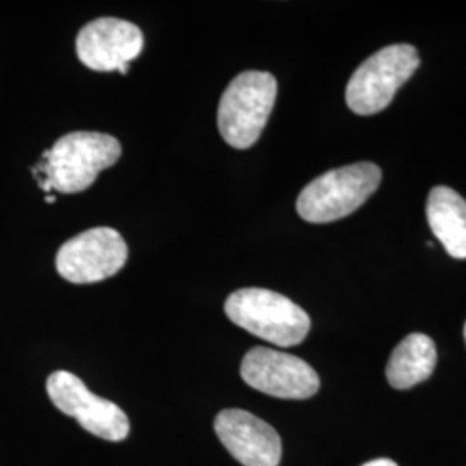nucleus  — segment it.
Returning <instances> with one entry per match:
<instances>
[{
    "label": "nucleus",
    "instance_id": "9b49d317",
    "mask_svg": "<svg viewBox=\"0 0 466 466\" xmlns=\"http://www.w3.org/2000/svg\"><path fill=\"white\" fill-rule=\"evenodd\" d=\"M427 219L446 252L466 259V200L450 187H433L427 200Z\"/></svg>",
    "mask_w": 466,
    "mask_h": 466
},
{
    "label": "nucleus",
    "instance_id": "f8f14e48",
    "mask_svg": "<svg viewBox=\"0 0 466 466\" xmlns=\"http://www.w3.org/2000/svg\"><path fill=\"white\" fill-rule=\"evenodd\" d=\"M437 365V350L432 339L423 333H411L392 350L387 363V380L400 390L425 382Z\"/></svg>",
    "mask_w": 466,
    "mask_h": 466
},
{
    "label": "nucleus",
    "instance_id": "39448f33",
    "mask_svg": "<svg viewBox=\"0 0 466 466\" xmlns=\"http://www.w3.org/2000/svg\"><path fill=\"white\" fill-rule=\"evenodd\" d=\"M420 66V56L413 46L396 44L370 56L354 71L346 88V102L360 116L383 111Z\"/></svg>",
    "mask_w": 466,
    "mask_h": 466
},
{
    "label": "nucleus",
    "instance_id": "f03ea898",
    "mask_svg": "<svg viewBox=\"0 0 466 466\" xmlns=\"http://www.w3.org/2000/svg\"><path fill=\"white\" fill-rule=\"evenodd\" d=\"M225 313L240 329L280 348L298 346L311 329L308 313L296 302L258 287L230 294Z\"/></svg>",
    "mask_w": 466,
    "mask_h": 466
},
{
    "label": "nucleus",
    "instance_id": "1a4fd4ad",
    "mask_svg": "<svg viewBox=\"0 0 466 466\" xmlns=\"http://www.w3.org/2000/svg\"><path fill=\"white\" fill-rule=\"evenodd\" d=\"M144 50L140 28L125 19L99 17L85 25L76 38V54L94 71L127 73Z\"/></svg>",
    "mask_w": 466,
    "mask_h": 466
},
{
    "label": "nucleus",
    "instance_id": "9d476101",
    "mask_svg": "<svg viewBox=\"0 0 466 466\" xmlns=\"http://www.w3.org/2000/svg\"><path fill=\"white\" fill-rule=\"evenodd\" d=\"M221 444L244 466H279L282 441L261 418L244 410H223L215 421Z\"/></svg>",
    "mask_w": 466,
    "mask_h": 466
},
{
    "label": "nucleus",
    "instance_id": "2eb2a0df",
    "mask_svg": "<svg viewBox=\"0 0 466 466\" xmlns=\"http://www.w3.org/2000/svg\"><path fill=\"white\" fill-rule=\"evenodd\" d=\"M463 333H465V342H466V323H465V330H463Z\"/></svg>",
    "mask_w": 466,
    "mask_h": 466
},
{
    "label": "nucleus",
    "instance_id": "ddd939ff",
    "mask_svg": "<svg viewBox=\"0 0 466 466\" xmlns=\"http://www.w3.org/2000/svg\"><path fill=\"white\" fill-rule=\"evenodd\" d=\"M363 466H398V463H394L392 460H387V458H380V460H373V461H368Z\"/></svg>",
    "mask_w": 466,
    "mask_h": 466
},
{
    "label": "nucleus",
    "instance_id": "f257e3e1",
    "mask_svg": "<svg viewBox=\"0 0 466 466\" xmlns=\"http://www.w3.org/2000/svg\"><path fill=\"white\" fill-rule=\"evenodd\" d=\"M121 144L99 132H73L46 150L34 175L46 192L76 194L96 182L100 171L116 165Z\"/></svg>",
    "mask_w": 466,
    "mask_h": 466
},
{
    "label": "nucleus",
    "instance_id": "423d86ee",
    "mask_svg": "<svg viewBox=\"0 0 466 466\" xmlns=\"http://www.w3.org/2000/svg\"><path fill=\"white\" fill-rule=\"evenodd\" d=\"M128 259L121 233L97 227L67 240L57 252V273L71 283H96L115 277Z\"/></svg>",
    "mask_w": 466,
    "mask_h": 466
},
{
    "label": "nucleus",
    "instance_id": "4468645a",
    "mask_svg": "<svg viewBox=\"0 0 466 466\" xmlns=\"http://www.w3.org/2000/svg\"><path fill=\"white\" fill-rule=\"evenodd\" d=\"M46 200H47L49 204H54V202H56V198H54V196H47V198H46Z\"/></svg>",
    "mask_w": 466,
    "mask_h": 466
},
{
    "label": "nucleus",
    "instance_id": "7ed1b4c3",
    "mask_svg": "<svg viewBox=\"0 0 466 466\" xmlns=\"http://www.w3.org/2000/svg\"><path fill=\"white\" fill-rule=\"evenodd\" d=\"M277 80L265 71H246L233 78L218 107V128L235 149H249L267 127L277 99Z\"/></svg>",
    "mask_w": 466,
    "mask_h": 466
},
{
    "label": "nucleus",
    "instance_id": "6e6552de",
    "mask_svg": "<svg viewBox=\"0 0 466 466\" xmlns=\"http://www.w3.org/2000/svg\"><path fill=\"white\" fill-rule=\"evenodd\" d=\"M244 382L252 389L280 400H308L319 389V377L298 356L282 350L254 348L240 365Z\"/></svg>",
    "mask_w": 466,
    "mask_h": 466
},
{
    "label": "nucleus",
    "instance_id": "0eeeda50",
    "mask_svg": "<svg viewBox=\"0 0 466 466\" xmlns=\"http://www.w3.org/2000/svg\"><path fill=\"white\" fill-rule=\"evenodd\" d=\"M47 392L54 406L67 417L76 418L86 432L117 442L130 432V420L111 400L90 392L76 375L54 371L47 379Z\"/></svg>",
    "mask_w": 466,
    "mask_h": 466
},
{
    "label": "nucleus",
    "instance_id": "20e7f679",
    "mask_svg": "<svg viewBox=\"0 0 466 466\" xmlns=\"http://www.w3.org/2000/svg\"><path fill=\"white\" fill-rule=\"evenodd\" d=\"M382 182V169L356 163L323 173L306 185L298 198V213L309 223H330L350 217Z\"/></svg>",
    "mask_w": 466,
    "mask_h": 466
}]
</instances>
